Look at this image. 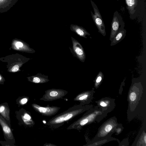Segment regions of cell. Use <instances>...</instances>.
Listing matches in <instances>:
<instances>
[{
  "mask_svg": "<svg viewBox=\"0 0 146 146\" xmlns=\"http://www.w3.org/2000/svg\"><path fill=\"white\" fill-rule=\"evenodd\" d=\"M29 97L23 96L19 97L16 100V103L19 106H24L28 103L29 100Z\"/></svg>",
  "mask_w": 146,
  "mask_h": 146,
  "instance_id": "44dd1931",
  "label": "cell"
},
{
  "mask_svg": "<svg viewBox=\"0 0 146 146\" xmlns=\"http://www.w3.org/2000/svg\"><path fill=\"white\" fill-rule=\"evenodd\" d=\"M18 0H0V13L6 12L16 3Z\"/></svg>",
  "mask_w": 146,
  "mask_h": 146,
  "instance_id": "e0dca14e",
  "label": "cell"
},
{
  "mask_svg": "<svg viewBox=\"0 0 146 146\" xmlns=\"http://www.w3.org/2000/svg\"><path fill=\"white\" fill-rule=\"evenodd\" d=\"M93 106L92 105L88 104L84 106L80 104L74 105L52 118L47 122L46 124L51 128H58L65 123L86 111Z\"/></svg>",
  "mask_w": 146,
  "mask_h": 146,
  "instance_id": "6da1fadb",
  "label": "cell"
},
{
  "mask_svg": "<svg viewBox=\"0 0 146 146\" xmlns=\"http://www.w3.org/2000/svg\"><path fill=\"white\" fill-rule=\"evenodd\" d=\"M90 2L94 12V13L91 11L92 19L98 30V32L103 36H105L106 34L105 26L100 13L94 2L92 0H90Z\"/></svg>",
  "mask_w": 146,
  "mask_h": 146,
  "instance_id": "5b68a950",
  "label": "cell"
},
{
  "mask_svg": "<svg viewBox=\"0 0 146 146\" xmlns=\"http://www.w3.org/2000/svg\"><path fill=\"white\" fill-rule=\"evenodd\" d=\"M118 124L115 117L109 119L99 128L97 133L91 141L101 140L111 137L115 133Z\"/></svg>",
  "mask_w": 146,
  "mask_h": 146,
  "instance_id": "277c9868",
  "label": "cell"
},
{
  "mask_svg": "<svg viewBox=\"0 0 146 146\" xmlns=\"http://www.w3.org/2000/svg\"><path fill=\"white\" fill-rule=\"evenodd\" d=\"M44 146H56L55 145L51 143H45L44 144Z\"/></svg>",
  "mask_w": 146,
  "mask_h": 146,
  "instance_id": "484cf974",
  "label": "cell"
},
{
  "mask_svg": "<svg viewBox=\"0 0 146 146\" xmlns=\"http://www.w3.org/2000/svg\"><path fill=\"white\" fill-rule=\"evenodd\" d=\"M70 30L81 37L87 38L90 34L83 27L77 25L72 24L70 27Z\"/></svg>",
  "mask_w": 146,
  "mask_h": 146,
  "instance_id": "2e32d148",
  "label": "cell"
},
{
  "mask_svg": "<svg viewBox=\"0 0 146 146\" xmlns=\"http://www.w3.org/2000/svg\"><path fill=\"white\" fill-rule=\"evenodd\" d=\"M10 111V109L7 102H4L0 104V115L11 125Z\"/></svg>",
  "mask_w": 146,
  "mask_h": 146,
  "instance_id": "9a60e30c",
  "label": "cell"
},
{
  "mask_svg": "<svg viewBox=\"0 0 146 146\" xmlns=\"http://www.w3.org/2000/svg\"><path fill=\"white\" fill-rule=\"evenodd\" d=\"M15 113L17 119L22 124L29 127L34 125L35 123L30 112L21 108L16 111Z\"/></svg>",
  "mask_w": 146,
  "mask_h": 146,
  "instance_id": "ba28073f",
  "label": "cell"
},
{
  "mask_svg": "<svg viewBox=\"0 0 146 146\" xmlns=\"http://www.w3.org/2000/svg\"><path fill=\"white\" fill-rule=\"evenodd\" d=\"M97 106L101 107L102 110L108 113L111 112L115 108V99L108 98H102L96 102Z\"/></svg>",
  "mask_w": 146,
  "mask_h": 146,
  "instance_id": "4fadbf2b",
  "label": "cell"
},
{
  "mask_svg": "<svg viewBox=\"0 0 146 146\" xmlns=\"http://www.w3.org/2000/svg\"><path fill=\"white\" fill-rule=\"evenodd\" d=\"M71 39L72 45L69 47L73 55L81 62H84L86 59V54L84 48L81 44L77 40L72 37Z\"/></svg>",
  "mask_w": 146,
  "mask_h": 146,
  "instance_id": "30bf717a",
  "label": "cell"
},
{
  "mask_svg": "<svg viewBox=\"0 0 146 146\" xmlns=\"http://www.w3.org/2000/svg\"><path fill=\"white\" fill-rule=\"evenodd\" d=\"M0 125L6 141L15 144V141L13 132V129L11 128V125L0 115Z\"/></svg>",
  "mask_w": 146,
  "mask_h": 146,
  "instance_id": "9c48e42d",
  "label": "cell"
},
{
  "mask_svg": "<svg viewBox=\"0 0 146 146\" xmlns=\"http://www.w3.org/2000/svg\"><path fill=\"white\" fill-rule=\"evenodd\" d=\"M146 0H125L129 18L137 20L139 22L143 21L146 16Z\"/></svg>",
  "mask_w": 146,
  "mask_h": 146,
  "instance_id": "3957f363",
  "label": "cell"
},
{
  "mask_svg": "<svg viewBox=\"0 0 146 146\" xmlns=\"http://www.w3.org/2000/svg\"><path fill=\"white\" fill-rule=\"evenodd\" d=\"M126 31L124 28L119 31L111 41V46L115 45L121 41L126 36Z\"/></svg>",
  "mask_w": 146,
  "mask_h": 146,
  "instance_id": "ac0fdd59",
  "label": "cell"
},
{
  "mask_svg": "<svg viewBox=\"0 0 146 146\" xmlns=\"http://www.w3.org/2000/svg\"><path fill=\"white\" fill-rule=\"evenodd\" d=\"M29 81L36 84H43L50 81L48 76L38 73L36 75L27 77Z\"/></svg>",
  "mask_w": 146,
  "mask_h": 146,
  "instance_id": "5bb4252c",
  "label": "cell"
},
{
  "mask_svg": "<svg viewBox=\"0 0 146 146\" xmlns=\"http://www.w3.org/2000/svg\"><path fill=\"white\" fill-rule=\"evenodd\" d=\"M95 91L93 89L92 90L82 92L78 94L74 99V101L80 102V105H85L90 103L93 98Z\"/></svg>",
  "mask_w": 146,
  "mask_h": 146,
  "instance_id": "7c38bea8",
  "label": "cell"
},
{
  "mask_svg": "<svg viewBox=\"0 0 146 146\" xmlns=\"http://www.w3.org/2000/svg\"><path fill=\"white\" fill-rule=\"evenodd\" d=\"M34 109L42 115L46 116H51L56 114L60 108L55 106H42L35 103L31 105Z\"/></svg>",
  "mask_w": 146,
  "mask_h": 146,
  "instance_id": "8fae6325",
  "label": "cell"
},
{
  "mask_svg": "<svg viewBox=\"0 0 146 146\" xmlns=\"http://www.w3.org/2000/svg\"><path fill=\"white\" fill-rule=\"evenodd\" d=\"M68 93L67 91L62 89H49L45 91L44 94L40 100L44 101H51L62 99Z\"/></svg>",
  "mask_w": 146,
  "mask_h": 146,
  "instance_id": "52a82bcc",
  "label": "cell"
},
{
  "mask_svg": "<svg viewBox=\"0 0 146 146\" xmlns=\"http://www.w3.org/2000/svg\"><path fill=\"white\" fill-rule=\"evenodd\" d=\"M125 23L121 16L116 11L114 12L111 25L110 40L111 41L117 33L124 28Z\"/></svg>",
  "mask_w": 146,
  "mask_h": 146,
  "instance_id": "8992f818",
  "label": "cell"
},
{
  "mask_svg": "<svg viewBox=\"0 0 146 146\" xmlns=\"http://www.w3.org/2000/svg\"><path fill=\"white\" fill-rule=\"evenodd\" d=\"M108 113L107 111H103L97 105L93 106L87 111L82 117L69 125L67 129L79 131L85 126L93 123L100 122Z\"/></svg>",
  "mask_w": 146,
  "mask_h": 146,
  "instance_id": "7a4b0ae2",
  "label": "cell"
},
{
  "mask_svg": "<svg viewBox=\"0 0 146 146\" xmlns=\"http://www.w3.org/2000/svg\"><path fill=\"white\" fill-rule=\"evenodd\" d=\"M0 143L3 146H16L14 144L9 142L6 141H0Z\"/></svg>",
  "mask_w": 146,
  "mask_h": 146,
  "instance_id": "cb8c5ba5",
  "label": "cell"
},
{
  "mask_svg": "<svg viewBox=\"0 0 146 146\" xmlns=\"http://www.w3.org/2000/svg\"><path fill=\"white\" fill-rule=\"evenodd\" d=\"M123 129L122 124L118 123L115 130V133H116L117 135H118L121 132Z\"/></svg>",
  "mask_w": 146,
  "mask_h": 146,
  "instance_id": "603a6c76",
  "label": "cell"
},
{
  "mask_svg": "<svg viewBox=\"0 0 146 146\" xmlns=\"http://www.w3.org/2000/svg\"><path fill=\"white\" fill-rule=\"evenodd\" d=\"M116 139L111 136L105 139L94 141L88 142L87 144H89L87 146H97L101 145L102 144L106 143L109 141L115 140Z\"/></svg>",
  "mask_w": 146,
  "mask_h": 146,
  "instance_id": "d6986e66",
  "label": "cell"
},
{
  "mask_svg": "<svg viewBox=\"0 0 146 146\" xmlns=\"http://www.w3.org/2000/svg\"><path fill=\"white\" fill-rule=\"evenodd\" d=\"M104 77L103 74L100 71L95 78L94 81V87L97 89L101 84L103 81Z\"/></svg>",
  "mask_w": 146,
  "mask_h": 146,
  "instance_id": "ffe728a7",
  "label": "cell"
},
{
  "mask_svg": "<svg viewBox=\"0 0 146 146\" xmlns=\"http://www.w3.org/2000/svg\"><path fill=\"white\" fill-rule=\"evenodd\" d=\"M19 66L18 65H15L11 68V71L13 72H16L19 70Z\"/></svg>",
  "mask_w": 146,
  "mask_h": 146,
  "instance_id": "d4e9b609",
  "label": "cell"
},
{
  "mask_svg": "<svg viewBox=\"0 0 146 146\" xmlns=\"http://www.w3.org/2000/svg\"><path fill=\"white\" fill-rule=\"evenodd\" d=\"M137 97V94L135 91L134 89H131L129 95V98L131 102L135 101Z\"/></svg>",
  "mask_w": 146,
  "mask_h": 146,
  "instance_id": "7402d4cb",
  "label": "cell"
}]
</instances>
